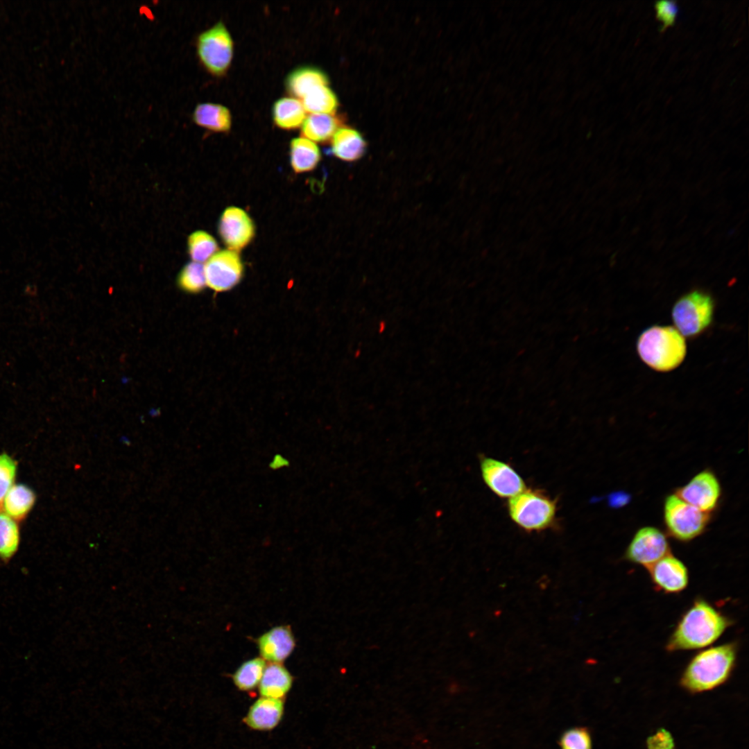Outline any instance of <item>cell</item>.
<instances>
[{"label": "cell", "instance_id": "cell-1", "mask_svg": "<svg viewBox=\"0 0 749 749\" xmlns=\"http://www.w3.org/2000/svg\"><path fill=\"white\" fill-rule=\"evenodd\" d=\"M732 625V620L703 599H697L682 614L669 637L670 652L702 649L712 645Z\"/></svg>", "mask_w": 749, "mask_h": 749}, {"label": "cell", "instance_id": "cell-2", "mask_svg": "<svg viewBox=\"0 0 749 749\" xmlns=\"http://www.w3.org/2000/svg\"><path fill=\"white\" fill-rule=\"evenodd\" d=\"M737 657V646L732 642L701 650L688 662L680 677V684L691 694L718 687L731 676Z\"/></svg>", "mask_w": 749, "mask_h": 749}, {"label": "cell", "instance_id": "cell-3", "mask_svg": "<svg viewBox=\"0 0 749 749\" xmlns=\"http://www.w3.org/2000/svg\"><path fill=\"white\" fill-rule=\"evenodd\" d=\"M636 347L642 361L658 372L674 370L687 354L685 337L671 326L655 325L646 328L639 336Z\"/></svg>", "mask_w": 749, "mask_h": 749}, {"label": "cell", "instance_id": "cell-4", "mask_svg": "<svg viewBox=\"0 0 749 749\" xmlns=\"http://www.w3.org/2000/svg\"><path fill=\"white\" fill-rule=\"evenodd\" d=\"M510 519L519 527L531 531H543L555 522L556 501L538 490H524L508 502Z\"/></svg>", "mask_w": 749, "mask_h": 749}, {"label": "cell", "instance_id": "cell-5", "mask_svg": "<svg viewBox=\"0 0 749 749\" xmlns=\"http://www.w3.org/2000/svg\"><path fill=\"white\" fill-rule=\"evenodd\" d=\"M715 304L712 296L702 291H691L678 298L671 310L675 329L684 336L695 338L712 325Z\"/></svg>", "mask_w": 749, "mask_h": 749}, {"label": "cell", "instance_id": "cell-6", "mask_svg": "<svg viewBox=\"0 0 749 749\" xmlns=\"http://www.w3.org/2000/svg\"><path fill=\"white\" fill-rule=\"evenodd\" d=\"M710 519L705 513L687 503L675 493L664 503V522L669 534L681 542H689L701 535Z\"/></svg>", "mask_w": 749, "mask_h": 749}, {"label": "cell", "instance_id": "cell-7", "mask_svg": "<svg viewBox=\"0 0 749 749\" xmlns=\"http://www.w3.org/2000/svg\"><path fill=\"white\" fill-rule=\"evenodd\" d=\"M200 62L211 74L220 76L228 69L233 56L232 36L222 21L201 32L196 41Z\"/></svg>", "mask_w": 749, "mask_h": 749}, {"label": "cell", "instance_id": "cell-8", "mask_svg": "<svg viewBox=\"0 0 749 749\" xmlns=\"http://www.w3.org/2000/svg\"><path fill=\"white\" fill-rule=\"evenodd\" d=\"M669 553L666 535L657 528L645 526L635 533L624 556L628 561L648 569Z\"/></svg>", "mask_w": 749, "mask_h": 749}, {"label": "cell", "instance_id": "cell-9", "mask_svg": "<svg viewBox=\"0 0 749 749\" xmlns=\"http://www.w3.org/2000/svg\"><path fill=\"white\" fill-rule=\"evenodd\" d=\"M206 285L216 292L236 286L243 274V265L238 252L218 250L204 265Z\"/></svg>", "mask_w": 749, "mask_h": 749}, {"label": "cell", "instance_id": "cell-10", "mask_svg": "<svg viewBox=\"0 0 749 749\" xmlns=\"http://www.w3.org/2000/svg\"><path fill=\"white\" fill-rule=\"evenodd\" d=\"M479 460L484 483L497 496L511 498L525 489L522 478L510 465L485 456Z\"/></svg>", "mask_w": 749, "mask_h": 749}, {"label": "cell", "instance_id": "cell-11", "mask_svg": "<svg viewBox=\"0 0 749 749\" xmlns=\"http://www.w3.org/2000/svg\"><path fill=\"white\" fill-rule=\"evenodd\" d=\"M675 494L687 503L710 513L718 506L721 488L716 475L709 470H704L676 490Z\"/></svg>", "mask_w": 749, "mask_h": 749}, {"label": "cell", "instance_id": "cell-12", "mask_svg": "<svg viewBox=\"0 0 749 749\" xmlns=\"http://www.w3.org/2000/svg\"><path fill=\"white\" fill-rule=\"evenodd\" d=\"M219 235L229 250L238 252L255 236V225L248 213L237 207H229L223 212L218 223Z\"/></svg>", "mask_w": 749, "mask_h": 749}, {"label": "cell", "instance_id": "cell-13", "mask_svg": "<svg viewBox=\"0 0 749 749\" xmlns=\"http://www.w3.org/2000/svg\"><path fill=\"white\" fill-rule=\"evenodd\" d=\"M654 587L666 594H678L689 584V571L682 561L669 553L649 568Z\"/></svg>", "mask_w": 749, "mask_h": 749}, {"label": "cell", "instance_id": "cell-14", "mask_svg": "<svg viewBox=\"0 0 749 749\" xmlns=\"http://www.w3.org/2000/svg\"><path fill=\"white\" fill-rule=\"evenodd\" d=\"M260 655L264 660L280 664L293 652L295 642L289 626L274 627L257 639Z\"/></svg>", "mask_w": 749, "mask_h": 749}, {"label": "cell", "instance_id": "cell-15", "mask_svg": "<svg viewBox=\"0 0 749 749\" xmlns=\"http://www.w3.org/2000/svg\"><path fill=\"white\" fill-rule=\"evenodd\" d=\"M283 713L282 700L261 697L250 707L244 721L252 729L270 730L278 725Z\"/></svg>", "mask_w": 749, "mask_h": 749}, {"label": "cell", "instance_id": "cell-16", "mask_svg": "<svg viewBox=\"0 0 749 749\" xmlns=\"http://www.w3.org/2000/svg\"><path fill=\"white\" fill-rule=\"evenodd\" d=\"M328 83L327 75L320 69L310 65L293 69L285 79L288 93L298 99L302 98L313 87Z\"/></svg>", "mask_w": 749, "mask_h": 749}, {"label": "cell", "instance_id": "cell-17", "mask_svg": "<svg viewBox=\"0 0 749 749\" xmlns=\"http://www.w3.org/2000/svg\"><path fill=\"white\" fill-rule=\"evenodd\" d=\"M191 117L196 125L213 132H227L232 125L230 110L223 105L215 103H198Z\"/></svg>", "mask_w": 749, "mask_h": 749}, {"label": "cell", "instance_id": "cell-18", "mask_svg": "<svg viewBox=\"0 0 749 749\" xmlns=\"http://www.w3.org/2000/svg\"><path fill=\"white\" fill-rule=\"evenodd\" d=\"M366 142L361 134L351 128H339L332 139V151L340 160L352 162L361 158Z\"/></svg>", "mask_w": 749, "mask_h": 749}, {"label": "cell", "instance_id": "cell-19", "mask_svg": "<svg viewBox=\"0 0 749 749\" xmlns=\"http://www.w3.org/2000/svg\"><path fill=\"white\" fill-rule=\"evenodd\" d=\"M293 678L289 671L279 663H270L265 667L259 684L262 697L282 699L291 688Z\"/></svg>", "mask_w": 749, "mask_h": 749}, {"label": "cell", "instance_id": "cell-20", "mask_svg": "<svg viewBox=\"0 0 749 749\" xmlns=\"http://www.w3.org/2000/svg\"><path fill=\"white\" fill-rule=\"evenodd\" d=\"M341 124L335 113H310L301 125V135L313 142H323L332 138Z\"/></svg>", "mask_w": 749, "mask_h": 749}, {"label": "cell", "instance_id": "cell-21", "mask_svg": "<svg viewBox=\"0 0 749 749\" xmlns=\"http://www.w3.org/2000/svg\"><path fill=\"white\" fill-rule=\"evenodd\" d=\"M36 501L35 492L23 483L13 485L2 503L3 513L15 521L24 519L32 510Z\"/></svg>", "mask_w": 749, "mask_h": 749}, {"label": "cell", "instance_id": "cell-22", "mask_svg": "<svg viewBox=\"0 0 749 749\" xmlns=\"http://www.w3.org/2000/svg\"><path fill=\"white\" fill-rule=\"evenodd\" d=\"M289 154L291 165L295 173L312 171L321 158L320 149L316 143L304 137L292 139Z\"/></svg>", "mask_w": 749, "mask_h": 749}, {"label": "cell", "instance_id": "cell-23", "mask_svg": "<svg viewBox=\"0 0 749 749\" xmlns=\"http://www.w3.org/2000/svg\"><path fill=\"white\" fill-rule=\"evenodd\" d=\"M272 117L277 126L291 130L301 126L307 116L299 99L286 96L277 99L273 103Z\"/></svg>", "mask_w": 749, "mask_h": 749}, {"label": "cell", "instance_id": "cell-24", "mask_svg": "<svg viewBox=\"0 0 749 749\" xmlns=\"http://www.w3.org/2000/svg\"><path fill=\"white\" fill-rule=\"evenodd\" d=\"M300 101L305 111L310 113L333 114L338 106L337 96L328 85L313 87Z\"/></svg>", "mask_w": 749, "mask_h": 749}, {"label": "cell", "instance_id": "cell-25", "mask_svg": "<svg viewBox=\"0 0 749 749\" xmlns=\"http://www.w3.org/2000/svg\"><path fill=\"white\" fill-rule=\"evenodd\" d=\"M20 542L19 528L15 520L0 511V560L10 561Z\"/></svg>", "mask_w": 749, "mask_h": 749}, {"label": "cell", "instance_id": "cell-26", "mask_svg": "<svg viewBox=\"0 0 749 749\" xmlns=\"http://www.w3.org/2000/svg\"><path fill=\"white\" fill-rule=\"evenodd\" d=\"M187 250L192 261L203 264L218 251V246L210 234L198 230L189 236Z\"/></svg>", "mask_w": 749, "mask_h": 749}, {"label": "cell", "instance_id": "cell-27", "mask_svg": "<svg viewBox=\"0 0 749 749\" xmlns=\"http://www.w3.org/2000/svg\"><path fill=\"white\" fill-rule=\"evenodd\" d=\"M266 663L261 657H255L243 662L233 674V682L241 691L255 688L261 679Z\"/></svg>", "mask_w": 749, "mask_h": 749}, {"label": "cell", "instance_id": "cell-28", "mask_svg": "<svg viewBox=\"0 0 749 749\" xmlns=\"http://www.w3.org/2000/svg\"><path fill=\"white\" fill-rule=\"evenodd\" d=\"M180 289L189 293H198L206 286L203 264L191 261L180 270L178 276Z\"/></svg>", "mask_w": 749, "mask_h": 749}, {"label": "cell", "instance_id": "cell-29", "mask_svg": "<svg viewBox=\"0 0 749 749\" xmlns=\"http://www.w3.org/2000/svg\"><path fill=\"white\" fill-rule=\"evenodd\" d=\"M559 744L561 749H592L590 733L583 727L567 730L561 735Z\"/></svg>", "mask_w": 749, "mask_h": 749}, {"label": "cell", "instance_id": "cell-30", "mask_svg": "<svg viewBox=\"0 0 749 749\" xmlns=\"http://www.w3.org/2000/svg\"><path fill=\"white\" fill-rule=\"evenodd\" d=\"M17 470V462L8 454H0V510L3 500L14 485Z\"/></svg>", "mask_w": 749, "mask_h": 749}, {"label": "cell", "instance_id": "cell-31", "mask_svg": "<svg viewBox=\"0 0 749 749\" xmlns=\"http://www.w3.org/2000/svg\"><path fill=\"white\" fill-rule=\"evenodd\" d=\"M674 739L669 731L659 728L646 740L647 749H675Z\"/></svg>", "mask_w": 749, "mask_h": 749}, {"label": "cell", "instance_id": "cell-32", "mask_svg": "<svg viewBox=\"0 0 749 749\" xmlns=\"http://www.w3.org/2000/svg\"><path fill=\"white\" fill-rule=\"evenodd\" d=\"M657 17L662 22L663 28L671 26L675 21L678 6L673 1H659L655 3Z\"/></svg>", "mask_w": 749, "mask_h": 749}]
</instances>
